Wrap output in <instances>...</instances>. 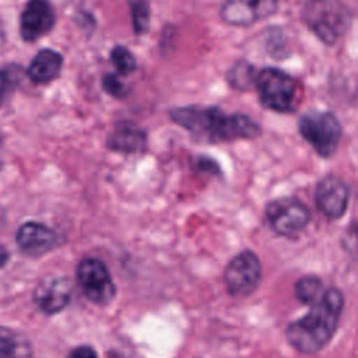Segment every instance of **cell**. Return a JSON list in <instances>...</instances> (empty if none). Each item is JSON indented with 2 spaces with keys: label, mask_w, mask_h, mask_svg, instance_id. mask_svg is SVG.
<instances>
[{
  "label": "cell",
  "mask_w": 358,
  "mask_h": 358,
  "mask_svg": "<svg viewBox=\"0 0 358 358\" xmlns=\"http://www.w3.org/2000/svg\"><path fill=\"white\" fill-rule=\"evenodd\" d=\"M172 122L204 143H222L238 138H256L260 124L243 113H227L217 106H178L169 110Z\"/></svg>",
  "instance_id": "6da1fadb"
},
{
  "label": "cell",
  "mask_w": 358,
  "mask_h": 358,
  "mask_svg": "<svg viewBox=\"0 0 358 358\" xmlns=\"http://www.w3.org/2000/svg\"><path fill=\"white\" fill-rule=\"evenodd\" d=\"M343 309V292L336 287L326 288L306 315L288 323L287 341L301 354H317L336 334Z\"/></svg>",
  "instance_id": "7a4b0ae2"
},
{
  "label": "cell",
  "mask_w": 358,
  "mask_h": 358,
  "mask_svg": "<svg viewBox=\"0 0 358 358\" xmlns=\"http://www.w3.org/2000/svg\"><path fill=\"white\" fill-rule=\"evenodd\" d=\"M302 18L322 42L331 46L344 35L350 11L341 0H305Z\"/></svg>",
  "instance_id": "3957f363"
},
{
  "label": "cell",
  "mask_w": 358,
  "mask_h": 358,
  "mask_svg": "<svg viewBox=\"0 0 358 358\" xmlns=\"http://www.w3.org/2000/svg\"><path fill=\"white\" fill-rule=\"evenodd\" d=\"M256 91L260 103L278 113H289L296 106L298 87L295 80L282 70L264 67L256 73Z\"/></svg>",
  "instance_id": "277c9868"
},
{
  "label": "cell",
  "mask_w": 358,
  "mask_h": 358,
  "mask_svg": "<svg viewBox=\"0 0 358 358\" xmlns=\"http://www.w3.org/2000/svg\"><path fill=\"white\" fill-rule=\"evenodd\" d=\"M298 130L322 158H329L336 152L343 136L338 119L327 110L305 112L298 120Z\"/></svg>",
  "instance_id": "5b68a950"
},
{
  "label": "cell",
  "mask_w": 358,
  "mask_h": 358,
  "mask_svg": "<svg viewBox=\"0 0 358 358\" xmlns=\"http://www.w3.org/2000/svg\"><path fill=\"white\" fill-rule=\"evenodd\" d=\"M224 284L231 296L245 298L252 295L262 280V263L259 256L245 249L235 255L224 268Z\"/></svg>",
  "instance_id": "8992f818"
},
{
  "label": "cell",
  "mask_w": 358,
  "mask_h": 358,
  "mask_svg": "<svg viewBox=\"0 0 358 358\" xmlns=\"http://www.w3.org/2000/svg\"><path fill=\"white\" fill-rule=\"evenodd\" d=\"M264 217L277 235L294 236L310 222V210L296 197H278L267 203Z\"/></svg>",
  "instance_id": "52a82bcc"
},
{
  "label": "cell",
  "mask_w": 358,
  "mask_h": 358,
  "mask_svg": "<svg viewBox=\"0 0 358 358\" xmlns=\"http://www.w3.org/2000/svg\"><path fill=\"white\" fill-rule=\"evenodd\" d=\"M76 278L85 298L98 306L110 303L116 295L108 267L96 257L81 259L76 267Z\"/></svg>",
  "instance_id": "ba28073f"
},
{
  "label": "cell",
  "mask_w": 358,
  "mask_h": 358,
  "mask_svg": "<svg viewBox=\"0 0 358 358\" xmlns=\"http://www.w3.org/2000/svg\"><path fill=\"white\" fill-rule=\"evenodd\" d=\"M350 187L336 175L322 178L315 187V204L317 210L330 220L341 218L348 207Z\"/></svg>",
  "instance_id": "9c48e42d"
},
{
  "label": "cell",
  "mask_w": 358,
  "mask_h": 358,
  "mask_svg": "<svg viewBox=\"0 0 358 358\" xmlns=\"http://www.w3.org/2000/svg\"><path fill=\"white\" fill-rule=\"evenodd\" d=\"M277 6L278 0H225L220 15L229 25L245 27L273 15Z\"/></svg>",
  "instance_id": "30bf717a"
},
{
  "label": "cell",
  "mask_w": 358,
  "mask_h": 358,
  "mask_svg": "<svg viewBox=\"0 0 358 358\" xmlns=\"http://www.w3.org/2000/svg\"><path fill=\"white\" fill-rule=\"evenodd\" d=\"M71 282L66 277L49 275L43 278L34 291V302L46 315L63 310L71 299Z\"/></svg>",
  "instance_id": "8fae6325"
},
{
  "label": "cell",
  "mask_w": 358,
  "mask_h": 358,
  "mask_svg": "<svg viewBox=\"0 0 358 358\" xmlns=\"http://www.w3.org/2000/svg\"><path fill=\"white\" fill-rule=\"evenodd\" d=\"M55 11L46 0H29L20 18V32L24 41L34 42L46 35L55 25Z\"/></svg>",
  "instance_id": "7c38bea8"
},
{
  "label": "cell",
  "mask_w": 358,
  "mask_h": 358,
  "mask_svg": "<svg viewBox=\"0 0 358 358\" xmlns=\"http://www.w3.org/2000/svg\"><path fill=\"white\" fill-rule=\"evenodd\" d=\"M18 248L29 256H41L57 245L56 232L48 225L36 221L22 224L15 235Z\"/></svg>",
  "instance_id": "4fadbf2b"
},
{
  "label": "cell",
  "mask_w": 358,
  "mask_h": 358,
  "mask_svg": "<svg viewBox=\"0 0 358 358\" xmlns=\"http://www.w3.org/2000/svg\"><path fill=\"white\" fill-rule=\"evenodd\" d=\"M147 134L133 122H117L106 137V147L115 152L134 154L145 150Z\"/></svg>",
  "instance_id": "5bb4252c"
},
{
  "label": "cell",
  "mask_w": 358,
  "mask_h": 358,
  "mask_svg": "<svg viewBox=\"0 0 358 358\" xmlns=\"http://www.w3.org/2000/svg\"><path fill=\"white\" fill-rule=\"evenodd\" d=\"M63 66V57L53 49L39 50L31 60L27 74L35 84H46L59 77Z\"/></svg>",
  "instance_id": "9a60e30c"
},
{
  "label": "cell",
  "mask_w": 358,
  "mask_h": 358,
  "mask_svg": "<svg viewBox=\"0 0 358 358\" xmlns=\"http://www.w3.org/2000/svg\"><path fill=\"white\" fill-rule=\"evenodd\" d=\"M326 287L322 281L320 277L309 274V275H303L301 278H298V281L294 285V294L296 296V299L308 306H312L313 303H316L323 292H324Z\"/></svg>",
  "instance_id": "2e32d148"
},
{
  "label": "cell",
  "mask_w": 358,
  "mask_h": 358,
  "mask_svg": "<svg viewBox=\"0 0 358 358\" xmlns=\"http://www.w3.org/2000/svg\"><path fill=\"white\" fill-rule=\"evenodd\" d=\"M29 352L27 340L13 330L0 326V358H25Z\"/></svg>",
  "instance_id": "e0dca14e"
},
{
  "label": "cell",
  "mask_w": 358,
  "mask_h": 358,
  "mask_svg": "<svg viewBox=\"0 0 358 358\" xmlns=\"http://www.w3.org/2000/svg\"><path fill=\"white\" fill-rule=\"evenodd\" d=\"M255 78H256V71L253 66L245 60L236 62L227 74V80L231 84V87L239 91H245L252 84H255Z\"/></svg>",
  "instance_id": "ac0fdd59"
},
{
  "label": "cell",
  "mask_w": 358,
  "mask_h": 358,
  "mask_svg": "<svg viewBox=\"0 0 358 358\" xmlns=\"http://www.w3.org/2000/svg\"><path fill=\"white\" fill-rule=\"evenodd\" d=\"M133 29L137 35H143L150 28V3L148 0H127Z\"/></svg>",
  "instance_id": "d6986e66"
},
{
  "label": "cell",
  "mask_w": 358,
  "mask_h": 358,
  "mask_svg": "<svg viewBox=\"0 0 358 358\" xmlns=\"http://www.w3.org/2000/svg\"><path fill=\"white\" fill-rule=\"evenodd\" d=\"M110 62L122 76H129L136 70V59L133 53L122 45H116L112 48Z\"/></svg>",
  "instance_id": "ffe728a7"
},
{
  "label": "cell",
  "mask_w": 358,
  "mask_h": 358,
  "mask_svg": "<svg viewBox=\"0 0 358 358\" xmlns=\"http://www.w3.org/2000/svg\"><path fill=\"white\" fill-rule=\"evenodd\" d=\"M21 70L17 66L13 67H4L0 70V106L4 103L6 98L13 92L17 83L20 81Z\"/></svg>",
  "instance_id": "44dd1931"
},
{
  "label": "cell",
  "mask_w": 358,
  "mask_h": 358,
  "mask_svg": "<svg viewBox=\"0 0 358 358\" xmlns=\"http://www.w3.org/2000/svg\"><path fill=\"white\" fill-rule=\"evenodd\" d=\"M102 87L109 95H112L113 98H117V99L126 98L130 92V90L124 84V81H122L116 74H112V73H108L103 76Z\"/></svg>",
  "instance_id": "7402d4cb"
},
{
  "label": "cell",
  "mask_w": 358,
  "mask_h": 358,
  "mask_svg": "<svg viewBox=\"0 0 358 358\" xmlns=\"http://www.w3.org/2000/svg\"><path fill=\"white\" fill-rule=\"evenodd\" d=\"M193 168L197 172H204L208 175H215L220 176L221 175V168L217 164V161H214L210 157L206 155H199L194 161H193Z\"/></svg>",
  "instance_id": "603a6c76"
},
{
  "label": "cell",
  "mask_w": 358,
  "mask_h": 358,
  "mask_svg": "<svg viewBox=\"0 0 358 358\" xmlns=\"http://www.w3.org/2000/svg\"><path fill=\"white\" fill-rule=\"evenodd\" d=\"M66 358H98L96 351L91 345H78L73 348Z\"/></svg>",
  "instance_id": "cb8c5ba5"
},
{
  "label": "cell",
  "mask_w": 358,
  "mask_h": 358,
  "mask_svg": "<svg viewBox=\"0 0 358 358\" xmlns=\"http://www.w3.org/2000/svg\"><path fill=\"white\" fill-rule=\"evenodd\" d=\"M7 259H8V253H7V250H6L4 248H1V246H0V267H1V266H4V264L7 263Z\"/></svg>",
  "instance_id": "d4e9b609"
},
{
  "label": "cell",
  "mask_w": 358,
  "mask_h": 358,
  "mask_svg": "<svg viewBox=\"0 0 358 358\" xmlns=\"http://www.w3.org/2000/svg\"><path fill=\"white\" fill-rule=\"evenodd\" d=\"M109 358H130V357H127V355H124V354H120V352H117V351H110V352H109Z\"/></svg>",
  "instance_id": "484cf974"
}]
</instances>
